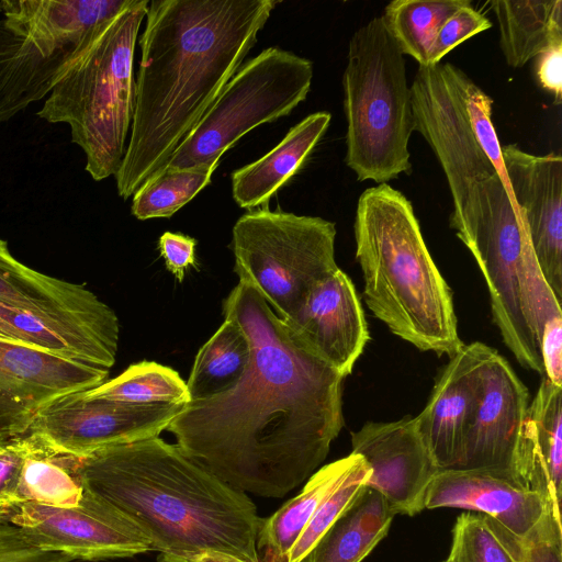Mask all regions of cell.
<instances>
[{"label": "cell", "mask_w": 562, "mask_h": 562, "mask_svg": "<svg viewBox=\"0 0 562 562\" xmlns=\"http://www.w3.org/2000/svg\"><path fill=\"white\" fill-rule=\"evenodd\" d=\"M223 314L246 334L250 360L218 395L190 401L166 430L184 454L244 492L283 497L318 470L344 426V376L239 281Z\"/></svg>", "instance_id": "1"}, {"label": "cell", "mask_w": 562, "mask_h": 562, "mask_svg": "<svg viewBox=\"0 0 562 562\" xmlns=\"http://www.w3.org/2000/svg\"><path fill=\"white\" fill-rule=\"evenodd\" d=\"M276 0L149 2L125 155L115 175L132 196L165 168L244 64Z\"/></svg>", "instance_id": "2"}, {"label": "cell", "mask_w": 562, "mask_h": 562, "mask_svg": "<svg viewBox=\"0 0 562 562\" xmlns=\"http://www.w3.org/2000/svg\"><path fill=\"white\" fill-rule=\"evenodd\" d=\"M82 483L146 533L159 562L220 555L259 562L263 518L248 495L160 437L112 446L82 458Z\"/></svg>", "instance_id": "3"}, {"label": "cell", "mask_w": 562, "mask_h": 562, "mask_svg": "<svg viewBox=\"0 0 562 562\" xmlns=\"http://www.w3.org/2000/svg\"><path fill=\"white\" fill-rule=\"evenodd\" d=\"M366 303L397 337L422 351L462 347L452 292L425 244L409 200L386 183L366 189L355 217Z\"/></svg>", "instance_id": "4"}, {"label": "cell", "mask_w": 562, "mask_h": 562, "mask_svg": "<svg viewBox=\"0 0 562 562\" xmlns=\"http://www.w3.org/2000/svg\"><path fill=\"white\" fill-rule=\"evenodd\" d=\"M149 2H136L117 15L68 67L37 115L66 123L86 156L93 180L115 176L123 161L134 103V52Z\"/></svg>", "instance_id": "5"}, {"label": "cell", "mask_w": 562, "mask_h": 562, "mask_svg": "<svg viewBox=\"0 0 562 562\" xmlns=\"http://www.w3.org/2000/svg\"><path fill=\"white\" fill-rule=\"evenodd\" d=\"M346 164L359 181L386 183L412 168L414 131L404 54L382 16L350 38L342 76Z\"/></svg>", "instance_id": "6"}, {"label": "cell", "mask_w": 562, "mask_h": 562, "mask_svg": "<svg viewBox=\"0 0 562 562\" xmlns=\"http://www.w3.org/2000/svg\"><path fill=\"white\" fill-rule=\"evenodd\" d=\"M335 223L318 216L249 210L233 227L234 271L289 322L311 289L335 271Z\"/></svg>", "instance_id": "7"}, {"label": "cell", "mask_w": 562, "mask_h": 562, "mask_svg": "<svg viewBox=\"0 0 562 562\" xmlns=\"http://www.w3.org/2000/svg\"><path fill=\"white\" fill-rule=\"evenodd\" d=\"M476 193L475 209L456 234L479 265L505 345L524 368L543 375L525 308L527 270L536 259L526 225L501 175L482 180Z\"/></svg>", "instance_id": "8"}, {"label": "cell", "mask_w": 562, "mask_h": 562, "mask_svg": "<svg viewBox=\"0 0 562 562\" xmlns=\"http://www.w3.org/2000/svg\"><path fill=\"white\" fill-rule=\"evenodd\" d=\"M312 78L310 59L279 47L263 49L240 66L164 169L218 165L246 133L288 115L304 101Z\"/></svg>", "instance_id": "9"}, {"label": "cell", "mask_w": 562, "mask_h": 562, "mask_svg": "<svg viewBox=\"0 0 562 562\" xmlns=\"http://www.w3.org/2000/svg\"><path fill=\"white\" fill-rule=\"evenodd\" d=\"M467 79L457 66L439 63L418 66L409 87L414 131L425 137L446 175L454 231L475 209L479 183L498 173L471 128L464 101Z\"/></svg>", "instance_id": "10"}, {"label": "cell", "mask_w": 562, "mask_h": 562, "mask_svg": "<svg viewBox=\"0 0 562 562\" xmlns=\"http://www.w3.org/2000/svg\"><path fill=\"white\" fill-rule=\"evenodd\" d=\"M0 304L26 313L66 338L83 360L110 370L119 348L115 312L82 284L38 272L0 238Z\"/></svg>", "instance_id": "11"}, {"label": "cell", "mask_w": 562, "mask_h": 562, "mask_svg": "<svg viewBox=\"0 0 562 562\" xmlns=\"http://www.w3.org/2000/svg\"><path fill=\"white\" fill-rule=\"evenodd\" d=\"M10 521L36 547L75 560L126 558L153 551L150 540L136 522L86 486L77 506L26 502L16 506Z\"/></svg>", "instance_id": "12"}, {"label": "cell", "mask_w": 562, "mask_h": 562, "mask_svg": "<svg viewBox=\"0 0 562 562\" xmlns=\"http://www.w3.org/2000/svg\"><path fill=\"white\" fill-rule=\"evenodd\" d=\"M110 370L0 335V436L29 432L49 403L106 381Z\"/></svg>", "instance_id": "13"}, {"label": "cell", "mask_w": 562, "mask_h": 562, "mask_svg": "<svg viewBox=\"0 0 562 562\" xmlns=\"http://www.w3.org/2000/svg\"><path fill=\"white\" fill-rule=\"evenodd\" d=\"M183 407L132 406L87 400L78 392L46 405L27 434L58 451L86 458L108 447L159 437Z\"/></svg>", "instance_id": "14"}, {"label": "cell", "mask_w": 562, "mask_h": 562, "mask_svg": "<svg viewBox=\"0 0 562 562\" xmlns=\"http://www.w3.org/2000/svg\"><path fill=\"white\" fill-rule=\"evenodd\" d=\"M351 447L370 469L366 486L379 492L396 515L414 516L425 509L428 486L440 470L415 417L368 422L351 434Z\"/></svg>", "instance_id": "15"}, {"label": "cell", "mask_w": 562, "mask_h": 562, "mask_svg": "<svg viewBox=\"0 0 562 562\" xmlns=\"http://www.w3.org/2000/svg\"><path fill=\"white\" fill-rule=\"evenodd\" d=\"M528 405L527 387L506 359L490 347L462 457L456 469L488 471L513 479L515 450Z\"/></svg>", "instance_id": "16"}, {"label": "cell", "mask_w": 562, "mask_h": 562, "mask_svg": "<svg viewBox=\"0 0 562 562\" xmlns=\"http://www.w3.org/2000/svg\"><path fill=\"white\" fill-rule=\"evenodd\" d=\"M506 184L526 225L544 280L562 299V158L502 147Z\"/></svg>", "instance_id": "17"}, {"label": "cell", "mask_w": 562, "mask_h": 562, "mask_svg": "<svg viewBox=\"0 0 562 562\" xmlns=\"http://www.w3.org/2000/svg\"><path fill=\"white\" fill-rule=\"evenodd\" d=\"M285 323L300 341L344 378L351 373L370 339L355 285L339 268L311 289Z\"/></svg>", "instance_id": "18"}, {"label": "cell", "mask_w": 562, "mask_h": 562, "mask_svg": "<svg viewBox=\"0 0 562 562\" xmlns=\"http://www.w3.org/2000/svg\"><path fill=\"white\" fill-rule=\"evenodd\" d=\"M488 348L475 341L451 356L427 405L415 416L418 432L440 471L456 469L461 460Z\"/></svg>", "instance_id": "19"}, {"label": "cell", "mask_w": 562, "mask_h": 562, "mask_svg": "<svg viewBox=\"0 0 562 562\" xmlns=\"http://www.w3.org/2000/svg\"><path fill=\"white\" fill-rule=\"evenodd\" d=\"M552 506L513 479L488 471L448 469L430 482L425 509L462 508L482 514L517 538H524Z\"/></svg>", "instance_id": "20"}, {"label": "cell", "mask_w": 562, "mask_h": 562, "mask_svg": "<svg viewBox=\"0 0 562 562\" xmlns=\"http://www.w3.org/2000/svg\"><path fill=\"white\" fill-rule=\"evenodd\" d=\"M136 0H1L3 18L49 54L79 57Z\"/></svg>", "instance_id": "21"}, {"label": "cell", "mask_w": 562, "mask_h": 562, "mask_svg": "<svg viewBox=\"0 0 562 562\" xmlns=\"http://www.w3.org/2000/svg\"><path fill=\"white\" fill-rule=\"evenodd\" d=\"M513 479L560 508L562 497V387L542 375L518 437Z\"/></svg>", "instance_id": "22"}, {"label": "cell", "mask_w": 562, "mask_h": 562, "mask_svg": "<svg viewBox=\"0 0 562 562\" xmlns=\"http://www.w3.org/2000/svg\"><path fill=\"white\" fill-rule=\"evenodd\" d=\"M76 58L47 53L0 19V122L49 94Z\"/></svg>", "instance_id": "23"}, {"label": "cell", "mask_w": 562, "mask_h": 562, "mask_svg": "<svg viewBox=\"0 0 562 562\" xmlns=\"http://www.w3.org/2000/svg\"><path fill=\"white\" fill-rule=\"evenodd\" d=\"M331 115L321 111L293 126L282 140L258 160L232 173L233 198L238 206L254 210L270 198L302 167L325 134Z\"/></svg>", "instance_id": "24"}, {"label": "cell", "mask_w": 562, "mask_h": 562, "mask_svg": "<svg viewBox=\"0 0 562 562\" xmlns=\"http://www.w3.org/2000/svg\"><path fill=\"white\" fill-rule=\"evenodd\" d=\"M395 515L379 492L364 486L302 562H361L387 535Z\"/></svg>", "instance_id": "25"}, {"label": "cell", "mask_w": 562, "mask_h": 562, "mask_svg": "<svg viewBox=\"0 0 562 562\" xmlns=\"http://www.w3.org/2000/svg\"><path fill=\"white\" fill-rule=\"evenodd\" d=\"M349 456L314 472L303 490L262 520L257 538L259 562H288L289 553L327 494L336 487L358 461Z\"/></svg>", "instance_id": "26"}, {"label": "cell", "mask_w": 562, "mask_h": 562, "mask_svg": "<svg viewBox=\"0 0 562 562\" xmlns=\"http://www.w3.org/2000/svg\"><path fill=\"white\" fill-rule=\"evenodd\" d=\"M491 7L498 22L499 46L510 67H522L562 42L561 0H495Z\"/></svg>", "instance_id": "27"}, {"label": "cell", "mask_w": 562, "mask_h": 562, "mask_svg": "<svg viewBox=\"0 0 562 562\" xmlns=\"http://www.w3.org/2000/svg\"><path fill=\"white\" fill-rule=\"evenodd\" d=\"M18 488L20 504L32 502L54 507L77 506L85 490L80 475L82 458L58 451L37 436L27 434Z\"/></svg>", "instance_id": "28"}, {"label": "cell", "mask_w": 562, "mask_h": 562, "mask_svg": "<svg viewBox=\"0 0 562 562\" xmlns=\"http://www.w3.org/2000/svg\"><path fill=\"white\" fill-rule=\"evenodd\" d=\"M198 351L187 381L191 401L232 389L244 375L251 355L248 338L229 316Z\"/></svg>", "instance_id": "29"}, {"label": "cell", "mask_w": 562, "mask_h": 562, "mask_svg": "<svg viewBox=\"0 0 562 562\" xmlns=\"http://www.w3.org/2000/svg\"><path fill=\"white\" fill-rule=\"evenodd\" d=\"M80 395L132 406L187 405L191 401L187 382L179 373L154 361L133 363L116 378Z\"/></svg>", "instance_id": "30"}, {"label": "cell", "mask_w": 562, "mask_h": 562, "mask_svg": "<svg viewBox=\"0 0 562 562\" xmlns=\"http://www.w3.org/2000/svg\"><path fill=\"white\" fill-rule=\"evenodd\" d=\"M468 0H394L384 9V24L404 55L429 66L437 34Z\"/></svg>", "instance_id": "31"}, {"label": "cell", "mask_w": 562, "mask_h": 562, "mask_svg": "<svg viewBox=\"0 0 562 562\" xmlns=\"http://www.w3.org/2000/svg\"><path fill=\"white\" fill-rule=\"evenodd\" d=\"M525 308L542 360L543 376L562 387V310L537 260L527 270Z\"/></svg>", "instance_id": "32"}, {"label": "cell", "mask_w": 562, "mask_h": 562, "mask_svg": "<svg viewBox=\"0 0 562 562\" xmlns=\"http://www.w3.org/2000/svg\"><path fill=\"white\" fill-rule=\"evenodd\" d=\"M216 167L159 171L133 194L132 214L142 221L170 217L211 182Z\"/></svg>", "instance_id": "33"}, {"label": "cell", "mask_w": 562, "mask_h": 562, "mask_svg": "<svg viewBox=\"0 0 562 562\" xmlns=\"http://www.w3.org/2000/svg\"><path fill=\"white\" fill-rule=\"evenodd\" d=\"M451 562H517L495 522L479 513H463L452 529Z\"/></svg>", "instance_id": "34"}, {"label": "cell", "mask_w": 562, "mask_h": 562, "mask_svg": "<svg viewBox=\"0 0 562 562\" xmlns=\"http://www.w3.org/2000/svg\"><path fill=\"white\" fill-rule=\"evenodd\" d=\"M370 469L362 457L322 501L293 544L288 562H302L333 522L349 507L366 486Z\"/></svg>", "instance_id": "35"}, {"label": "cell", "mask_w": 562, "mask_h": 562, "mask_svg": "<svg viewBox=\"0 0 562 562\" xmlns=\"http://www.w3.org/2000/svg\"><path fill=\"white\" fill-rule=\"evenodd\" d=\"M494 522L512 548L517 562H562L561 510L549 506L524 538L513 536Z\"/></svg>", "instance_id": "36"}, {"label": "cell", "mask_w": 562, "mask_h": 562, "mask_svg": "<svg viewBox=\"0 0 562 562\" xmlns=\"http://www.w3.org/2000/svg\"><path fill=\"white\" fill-rule=\"evenodd\" d=\"M464 101L470 125L477 144L506 181L502 146L492 122V98L468 77L464 86Z\"/></svg>", "instance_id": "37"}, {"label": "cell", "mask_w": 562, "mask_h": 562, "mask_svg": "<svg viewBox=\"0 0 562 562\" xmlns=\"http://www.w3.org/2000/svg\"><path fill=\"white\" fill-rule=\"evenodd\" d=\"M491 26V21L468 0L440 27L430 52L429 66L439 64L454 47Z\"/></svg>", "instance_id": "38"}, {"label": "cell", "mask_w": 562, "mask_h": 562, "mask_svg": "<svg viewBox=\"0 0 562 562\" xmlns=\"http://www.w3.org/2000/svg\"><path fill=\"white\" fill-rule=\"evenodd\" d=\"M29 447L27 434L9 439L0 446V517L10 519L20 505L18 488Z\"/></svg>", "instance_id": "39"}, {"label": "cell", "mask_w": 562, "mask_h": 562, "mask_svg": "<svg viewBox=\"0 0 562 562\" xmlns=\"http://www.w3.org/2000/svg\"><path fill=\"white\" fill-rule=\"evenodd\" d=\"M74 560L66 553L36 547L9 518L0 517V562H71Z\"/></svg>", "instance_id": "40"}, {"label": "cell", "mask_w": 562, "mask_h": 562, "mask_svg": "<svg viewBox=\"0 0 562 562\" xmlns=\"http://www.w3.org/2000/svg\"><path fill=\"white\" fill-rule=\"evenodd\" d=\"M196 240L179 233L165 232L158 240V249L166 267L175 278L182 282L186 270L195 267Z\"/></svg>", "instance_id": "41"}, {"label": "cell", "mask_w": 562, "mask_h": 562, "mask_svg": "<svg viewBox=\"0 0 562 562\" xmlns=\"http://www.w3.org/2000/svg\"><path fill=\"white\" fill-rule=\"evenodd\" d=\"M536 59V75L539 83L560 103L562 97V42L550 45Z\"/></svg>", "instance_id": "42"}, {"label": "cell", "mask_w": 562, "mask_h": 562, "mask_svg": "<svg viewBox=\"0 0 562 562\" xmlns=\"http://www.w3.org/2000/svg\"><path fill=\"white\" fill-rule=\"evenodd\" d=\"M196 562H241V561L236 560V559L226 558V557H220V555H206Z\"/></svg>", "instance_id": "43"}, {"label": "cell", "mask_w": 562, "mask_h": 562, "mask_svg": "<svg viewBox=\"0 0 562 562\" xmlns=\"http://www.w3.org/2000/svg\"><path fill=\"white\" fill-rule=\"evenodd\" d=\"M5 440H3L0 436V446L4 442Z\"/></svg>", "instance_id": "44"}, {"label": "cell", "mask_w": 562, "mask_h": 562, "mask_svg": "<svg viewBox=\"0 0 562 562\" xmlns=\"http://www.w3.org/2000/svg\"><path fill=\"white\" fill-rule=\"evenodd\" d=\"M0 12H2V5H1V0H0Z\"/></svg>", "instance_id": "45"}, {"label": "cell", "mask_w": 562, "mask_h": 562, "mask_svg": "<svg viewBox=\"0 0 562 562\" xmlns=\"http://www.w3.org/2000/svg\"><path fill=\"white\" fill-rule=\"evenodd\" d=\"M442 562H451V561H450L449 559H447V560H445V561H442Z\"/></svg>", "instance_id": "46"}]
</instances>
